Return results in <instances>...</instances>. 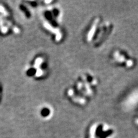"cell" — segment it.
Wrapping results in <instances>:
<instances>
[{
	"label": "cell",
	"instance_id": "6da1fadb",
	"mask_svg": "<svg viewBox=\"0 0 138 138\" xmlns=\"http://www.w3.org/2000/svg\"><path fill=\"white\" fill-rule=\"evenodd\" d=\"M97 85V79L93 74L84 73L78 77L73 86L68 88L67 95L73 102L84 105L94 95Z\"/></svg>",
	"mask_w": 138,
	"mask_h": 138
},
{
	"label": "cell",
	"instance_id": "7a4b0ae2",
	"mask_svg": "<svg viewBox=\"0 0 138 138\" xmlns=\"http://www.w3.org/2000/svg\"><path fill=\"white\" fill-rule=\"evenodd\" d=\"M42 13V24L45 30L50 32L54 37L55 41L62 38V32L60 30L61 10L57 5L51 4L44 8Z\"/></svg>",
	"mask_w": 138,
	"mask_h": 138
},
{
	"label": "cell",
	"instance_id": "3957f363",
	"mask_svg": "<svg viewBox=\"0 0 138 138\" xmlns=\"http://www.w3.org/2000/svg\"><path fill=\"white\" fill-rule=\"evenodd\" d=\"M112 28L111 23L102 22L100 18H96L87 31L86 34L87 42L94 44L100 43L101 41L106 39L111 33Z\"/></svg>",
	"mask_w": 138,
	"mask_h": 138
},
{
	"label": "cell",
	"instance_id": "277c9868",
	"mask_svg": "<svg viewBox=\"0 0 138 138\" xmlns=\"http://www.w3.org/2000/svg\"><path fill=\"white\" fill-rule=\"evenodd\" d=\"M46 57L42 55L34 58L26 69V74L33 79H42L46 77L49 71Z\"/></svg>",
	"mask_w": 138,
	"mask_h": 138
},
{
	"label": "cell",
	"instance_id": "5b68a950",
	"mask_svg": "<svg viewBox=\"0 0 138 138\" xmlns=\"http://www.w3.org/2000/svg\"><path fill=\"white\" fill-rule=\"evenodd\" d=\"M112 58L116 65L127 69L134 67L135 62L128 53L121 50H116L112 52Z\"/></svg>",
	"mask_w": 138,
	"mask_h": 138
},
{
	"label": "cell",
	"instance_id": "8992f818",
	"mask_svg": "<svg viewBox=\"0 0 138 138\" xmlns=\"http://www.w3.org/2000/svg\"><path fill=\"white\" fill-rule=\"evenodd\" d=\"M127 102L128 105L135 106L138 104V91L133 92L127 98Z\"/></svg>",
	"mask_w": 138,
	"mask_h": 138
},
{
	"label": "cell",
	"instance_id": "52a82bcc",
	"mask_svg": "<svg viewBox=\"0 0 138 138\" xmlns=\"http://www.w3.org/2000/svg\"><path fill=\"white\" fill-rule=\"evenodd\" d=\"M50 105H42V107L40 109V115H42V116L46 117L47 116H49V115H50V113L51 114L52 109L50 107Z\"/></svg>",
	"mask_w": 138,
	"mask_h": 138
}]
</instances>
